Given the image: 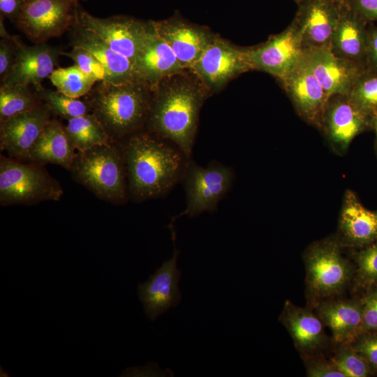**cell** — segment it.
<instances>
[{"instance_id":"obj_16","label":"cell","mask_w":377,"mask_h":377,"mask_svg":"<svg viewBox=\"0 0 377 377\" xmlns=\"http://www.w3.org/2000/svg\"><path fill=\"white\" fill-rule=\"evenodd\" d=\"M304 57L328 96L348 94L365 68L334 54L329 47L304 50Z\"/></svg>"},{"instance_id":"obj_29","label":"cell","mask_w":377,"mask_h":377,"mask_svg":"<svg viewBox=\"0 0 377 377\" xmlns=\"http://www.w3.org/2000/svg\"><path fill=\"white\" fill-rule=\"evenodd\" d=\"M348 95L373 120L377 115V67L365 66Z\"/></svg>"},{"instance_id":"obj_7","label":"cell","mask_w":377,"mask_h":377,"mask_svg":"<svg viewBox=\"0 0 377 377\" xmlns=\"http://www.w3.org/2000/svg\"><path fill=\"white\" fill-rule=\"evenodd\" d=\"M186 204L180 216H196L203 212L216 209L219 201L230 190L234 172L228 166L211 162L207 167L198 165L192 160L187 161L183 175ZM170 223V224H172Z\"/></svg>"},{"instance_id":"obj_42","label":"cell","mask_w":377,"mask_h":377,"mask_svg":"<svg viewBox=\"0 0 377 377\" xmlns=\"http://www.w3.org/2000/svg\"><path fill=\"white\" fill-rule=\"evenodd\" d=\"M372 127L374 128L377 140V115L372 120Z\"/></svg>"},{"instance_id":"obj_5","label":"cell","mask_w":377,"mask_h":377,"mask_svg":"<svg viewBox=\"0 0 377 377\" xmlns=\"http://www.w3.org/2000/svg\"><path fill=\"white\" fill-rule=\"evenodd\" d=\"M64 191L43 165L0 156V205H35L59 201Z\"/></svg>"},{"instance_id":"obj_31","label":"cell","mask_w":377,"mask_h":377,"mask_svg":"<svg viewBox=\"0 0 377 377\" xmlns=\"http://www.w3.org/2000/svg\"><path fill=\"white\" fill-rule=\"evenodd\" d=\"M36 95L50 113L67 120L89 113L87 102L72 98L59 91L42 88L36 91Z\"/></svg>"},{"instance_id":"obj_24","label":"cell","mask_w":377,"mask_h":377,"mask_svg":"<svg viewBox=\"0 0 377 377\" xmlns=\"http://www.w3.org/2000/svg\"><path fill=\"white\" fill-rule=\"evenodd\" d=\"M368 23L346 3L333 32L330 49L336 56L366 66L369 47Z\"/></svg>"},{"instance_id":"obj_43","label":"cell","mask_w":377,"mask_h":377,"mask_svg":"<svg viewBox=\"0 0 377 377\" xmlns=\"http://www.w3.org/2000/svg\"><path fill=\"white\" fill-rule=\"evenodd\" d=\"M297 4L300 2L302 0H293Z\"/></svg>"},{"instance_id":"obj_4","label":"cell","mask_w":377,"mask_h":377,"mask_svg":"<svg viewBox=\"0 0 377 377\" xmlns=\"http://www.w3.org/2000/svg\"><path fill=\"white\" fill-rule=\"evenodd\" d=\"M114 142L76 151L68 171L97 198L118 205L129 195L122 146Z\"/></svg>"},{"instance_id":"obj_22","label":"cell","mask_w":377,"mask_h":377,"mask_svg":"<svg viewBox=\"0 0 377 377\" xmlns=\"http://www.w3.org/2000/svg\"><path fill=\"white\" fill-rule=\"evenodd\" d=\"M70 31L72 46L86 49L103 66L107 74L105 82L116 84L139 82L132 61L112 50L98 35L76 20Z\"/></svg>"},{"instance_id":"obj_13","label":"cell","mask_w":377,"mask_h":377,"mask_svg":"<svg viewBox=\"0 0 377 377\" xmlns=\"http://www.w3.org/2000/svg\"><path fill=\"white\" fill-rule=\"evenodd\" d=\"M334 0H302L293 21L301 35L304 50L329 47L343 5Z\"/></svg>"},{"instance_id":"obj_37","label":"cell","mask_w":377,"mask_h":377,"mask_svg":"<svg viewBox=\"0 0 377 377\" xmlns=\"http://www.w3.org/2000/svg\"><path fill=\"white\" fill-rule=\"evenodd\" d=\"M350 344L377 372V332H363Z\"/></svg>"},{"instance_id":"obj_20","label":"cell","mask_w":377,"mask_h":377,"mask_svg":"<svg viewBox=\"0 0 377 377\" xmlns=\"http://www.w3.org/2000/svg\"><path fill=\"white\" fill-rule=\"evenodd\" d=\"M279 319L302 357L320 354L327 346L325 325L309 308H302L286 300Z\"/></svg>"},{"instance_id":"obj_40","label":"cell","mask_w":377,"mask_h":377,"mask_svg":"<svg viewBox=\"0 0 377 377\" xmlns=\"http://www.w3.org/2000/svg\"><path fill=\"white\" fill-rule=\"evenodd\" d=\"M27 0H0L1 15L15 22Z\"/></svg>"},{"instance_id":"obj_26","label":"cell","mask_w":377,"mask_h":377,"mask_svg":"<svg viewBox=\"0 0 377 377\" xmlns=\"http://www.w3.org/2000/svg\"><path fill=\"white\" fill-rule=\"evenodd\" d=\"M75 154L65 127L58 121L50 119L31 147L27 161L55 164L68 170Z\"/></svg>"},{"instance_id":"obj_15","label":"cell","mask_w":377,"mask_h":377,"mask_svg":"<svg viewBox=\"0 0 377 377\" xmlns=\"http://www.w3.org/2000/svg\"><path fill=\"white\" fill-rule=\"evenodd\" d=\"M178 256L179 251L175 246L172 258L163 262L146 282L138 286L145 312L152 320L170 307H176L182 300L178 287L182 276V272L177 267Z\"/></svg>"},{"instance_id":"obj_27","label":"cell","mask_w":377,"mask_h":377,"mask_svg":"<svg viewBox=\"0 0 377 377\" xmlns=\"http://www.w3.org/2000/svg\"><path fill=\"white\" fill-rule=\"evenodd\" d=\"M65 130L77 151L106 145L112 140L94 114H86L68 120Z\"/></svg>"},{"instance_id":"obj_38","label":"cell","mask_w":377,"mask_h":377,"mask_svg":"<svg viewBox=\"0 0 377 377\" xmlns=\"http://www.w3.org/2000/svg\"><path fill=\"white\" fill-rule=\"evenodd\" d=\"M362 308L363 332H377V288L360 298Z\"/></svg>"},{"instance_id":"obj_18","label":"cell","mask_w":377,"mask_h":377,"mask_svg":"<svg viewBox=\"0 0 377 377\" xmlns=\"http://www.w3.org/2000/svg\"><path fill=\"white\" fill-rule=\"evenodd\" d=\"M50 114L43 104L0 122L1 151L12 158L27 161L31 147L50 120Z\"/></svg>"},{"instance_id":"obj_30","label":"cell","mask_w":377,"mask_h":377,"mask_svg":"<svg viewBox=\"0 0 377 377\" xmlns=\"http://www.w3.org/2000/svg\"><path fill=\"white\" fill-rule=\"evenodd\" d=\"M49 78L57 91L76 98L88 94L96 82L76 65L55 69Z\"/></svg>"},{"instance_id":"obj_23","label":"cell","mask_w":377,"mask_h":377,"mask_svg":"<svg viewBox=\"0 0 377 377\" xmlns=\"http://www.w3.org/2000/svg\"><path fill=\"white\" fill-rule=\"evenodd\" d=\"M314 307L323 324L331 330L335 343H350L363 333L362 308L360 298L332 297L321 300Z\"/></svg>"},{"instance_id":"obj_1","label":"cell","mask_w":377,"mask_h":377,"mask_svg":"<svg viewBox=\"0 0 377 377\" xmlns=\"http://www.w3.org/2000/svg\"><path fill=\"white\" fill-rule=\"evenodd\" d=\"M163 140L137 133L122 145L128 195L135 202L165 195L184 175L188 159Z\"/></svg>"},{"instance_id":"obj_14","label":"cell","mask_w":377,"mask_h":377,"mask_svg":"<svg viewBox=\"0 0 377 377\" xmlns=\"http://www.w3.org/2000/svg\"><path fill=\"white\" fill-rule=\"evenodd\" d=\"M370 127H372V119L348 94L329 96L321 128L334 147L346 149L357 135Z\"/></svg>"},{"instance_id":"obj_35","label":"cell","mask_w":377,"mask_h":377,"mask_svg":"<svg viewBox=\"0 0 377 377\" xmlns=\"http://www.w3.org/2000/svg\"><path fill=\"white\" fill-rule=\"evenodd\" d=\"M61 54L71 59L82 71L92 77L96 81H106L107 74L105 68L100 61L88 50L73 46L69 52H61Z\"/></svg>"},{"instance_id":"obj_41","label":"cell","mask_w":377,"mask_h":377,"mask_svg":"<svg viewBox=\"0 0 377 377\" xmlns=\"http://www.w3.org/2000/svg\"><path fill=\"white\" fill-rule=\"evenodd\" d=\"M369 30V47L366 66L377 67V27L370 26Z\"/></svg>"},{"instance_id":"obj_6","label":"cell","mask_w":377,"mask_h":377,"mask_svg":"<svg viewBox=\"0 0 377 377\" xmlns=\"http://www.w3.org/2000/svg\"><path fill=\"white\" fill-rule=\"evenodd\" d=\"M337 240L311 246L304 256L306 283L311 305L339 295L353 279L355 266L345 258Z\"/></svg>"},{"instance_id":"obj_34","label":"cell","mask_w":377,"mask_h":377,"mask_svg":"<svg viewBox=\"0 0 377 377\" xmlns=\"http://www.w3.org/2000/svg\"><path fill=\"white\" fill-rule=\"evenodd\" d=\"M0 80L3 84L10 72L21 43L20 38L10 35L3 24V17L0 19Z\"/></svg>"},{"instance_id":"obj_39","label":"cell","mask_w":377,"mask_h":377,"mask_svg":"<svg viewBox=\"0 0 377 377\" xmlns=\"http://www.w3.org/2000/svg\"><path fill=\"white\" fill-rule=\"evenodd\" d=\"M346 2L368 24L377 22V0H346Z\"/></svg>"},{"instance_id":"obj_25","label":"cell","mask_w":377,"mask_h":377,"mask_svg":"<svg viewBox=\"0 0 377 377\" xmlns=\"http://www.w3.org/2000/svg\"><path fill=\"white\" fill-rule=\"evenodd\" d=\"M341 245L364 247L377 240V211L364 207L355 194L346 193L341 211Z\"/></svg>"},{"instance_id":"obj_21","label":"cell","mask_w":377,"mask_h":377,"mask_svg":"<svg viewBox=\"0 0 377 377\" xmlns=\"http://www.w3.org/2000/svg\"><path fill=\"white\" fill-rule=\"evenodd\" d=\"M60 52L45 43L28 46L21 42L15 64L1 84H32L36 91L43 88L41 82L55 70Z\"/></svg>"},{"instance_id":"obj_19","label":"cell","mask_w":377,"mask_h":377,"mask_svg":"<svg viewBox=\"0 0 377 377\" xmlns=\"http://www.w3.org/2000/svg\"><path fill=\"white\" fill-rule=\"evenodd\" d=\"M133 66L139 82L153 91L164 80L182 74L184 71L171 47L156 32L154 25Z\"/></svg>"},{"instance_id":"obj_32","label":"cell","mask_w":377,"mask_h":377,"mask_svg":"<svg viewBox=\"0 0 377 377\" xmlns=\"http://www.w3.org/2000/svg\"><path fill=\"white\" fill-rule=\"evenodd\" d=\"M353 286L367 291L377 288V240L354 253Z\"/></svg>"},{"instance_id":"obj_17","label":"cell","mask_w":377,"mask_h":377,"mask_svg":"<svg viewBox=\"0 0 377 377\" xmlns=\"http://www.w3.org/2000/svg\"><path fill=\"white\" fill-rule=\"evenodd\" d=\"M153 23L184 70L191 69L214 36L205 27L189 23L177 15Z\"/></svg>"},{"instance_id":"obj_44","label":"cell","mask_w":377,"mask_h":377,"mask_svg":"<svg viewBox=\"0 0 377 377\" xmlns=\"http://www.w3.org/2000/svg\"><path fill=\"white\" fill-rule=\"evenodd\" d=\"M334 1H341V2H343V1H346V0H334Z\"/></svg>"},{"instance_id":"obj_36","label":"cell","mask_w":377,"mask_h":377,"mask_svg":"<svg viewBox=\"0 0 377 377\" xmlns=\"http://www.w3.org/2000/svg\"><path fill=\"white\" fill-rule=\"evenodd\" d=\"M306 376L309 377H345L332 360L320 354L303 356Z\"/></svg>"},{"instance_id":"obj_2","label":"cell","mask_w":377,"mask_h":377,"mask_svg":"<svg viewBox=\"0 0 377 377\" xmlns=\"http://www.w3.org/2000/svg\"><path fill=\"white\" fill-rule=\"evenodd\" d=\"M154 91L147 118L148 128L152 134L173 142L188 160L206 97L205 88L193 81L177 78Z\"/></svg>"},{"instance_id":"obj_12","label":"cell","mask_w":377,"mask_h":377,"mask_svg":"<svg viewBox=\"0 0 377 377\" xmlns=\"http://www.w3.org/2000/svg\"><path fill=\"white\" fill-rule=\"evenodd\" d=\"M280 84L298 114L307 123L321 128L329 96L310 70L304 54Z\"/></svg>"},{"instance_id":"obj_8","label":"cell","mask_w":377,"mask_h":377,"mask_svg":"<svg viewBox=\"0 0 377 377\" xmlns=\"http://www.w3.org/2000/svg\"><path fill=\"white\" fill-rule=\"evenodd\" d=\"M82 1L27 0L15 23L34 43H45L70 31Z\"/></svg>"},{"instance_id":"obj_10","label":"cell","mask_w":377,"mask_h":377,"mask_svg":"<svg viewBox=\"0 0 377 377\" xmlns=\"http://www.w3.org/2000/svg\"><path fill=\"white\" fill-rule=\"evenodd\" d=\"M191 70L208 89H219L232 78L251 71L247 47H239L214 34Z\"/></svg>"},{"instance_id":"obj_28","label":"cell","mask_w":377,"mask_h":377,"mask_svg":"<svg viewBox=\"0 0 377 377\" xmlns=\"http://www.w3.org/2000/svg\"><path fill=\"white\" fill-rule=\"evenodd\" d=\"M43 104L36 93H33L29 86L1 84L0 122Z\"/></svg>"},{"instance_id":"obj_3","label":"cell","mask_w":377,"mask_h":377,"mask_svg":"<svg viewBox=\"0 0 377 377\" xmlns=\"http://www.w3.org/2000/svg\"><path fill=\"white\" fill-rule=\"evenodd\" d=\"M144 84L101 81L87 102L112 140L137 131L147 121L151 100Z\"/></svg>"},{"instance_id":"obj_9","label":"cell","mask_w":377,"mask_h":377,"mask_svg":"<svg viewBox=\"0 0 377 377\" xmlns=\"http://www.w3.org/2000/svg\"><path fill=\"white\" fill-rule=\"evenodd\" d=\"M76 21L103 38L115 52L133 64L154 29L152 20L144 22L131 17H98L78 7Z\"/></svg>"},{"instance_id":"obj_11","label":"cell","mask_w":377,"mask_h":377,"mask_svg":"<svg viewBox=\"0 0 377 377\" xmlns=\"http://www.w3.org/2000/svg\"><path fill=\"white\" fill-rule=\"evenodd\" d=\"M251 71L270 74L281 82L304 54L301 35L293 20L281 33L271 36L265 43L247 47Z\"/></svg>"},{"instance_id":"obj_33","label":"cell","mask_w":377,"mask_h":377,"mask_svg":"<svg viewBox=\"0 0 377 377\" xmlns=\"http://www.w3.org/2000/svg\"><path fill=\"white\" fill-rule=\"evenodd\" d=\"M331 360L345 377H367L376 373L350 343L337 344Z\"/></svg>"}]
</instances>
